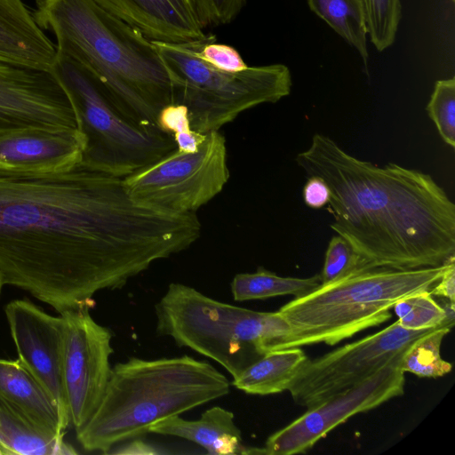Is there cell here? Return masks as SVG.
Instances as JSON below:
<instances>
[{
	"instance_id": "1",
	"label": "cell",
	"mask_w": 455,
	"mask_h": 455,
	"mask_svg": "<svg viewBox=\"0 0 455 455\" xmlns=\"http://www.w3.org/2000/svg\"><path fill=\"white\" fill-rule=\"evenodd\" d=\"M196 213L135 200L115 177L83 164L52 172L0 170V273L61 314L92 308L201 235Z\"/></svg>"
},
{
	"instance_id": "2",
	"label": "cell",
	"mask_w": 455,
	"mask_h": 455,
	"mask_svg": "<svg viewBox=\"0 0 455 455\" xmlns=\"http://www.w3.org/2000/svg\"><path fill=\"white\" fill-rule=\"evenodd\" d=\"M296 162L328 185L331 228L371 265L415 269L455 256V204L429 174L358 159L321 133Z\"/></svg>"
},
{
	"instance_id": "3",
	"label": "cell",
	"mask_w": 455,
	"mask_h": 455,
	"mask_svg": "<svg viewBox=\"0 0 455 455\" xmlns=\"http://www.w3.org/2000/svg\"><path fill=\"white\" fill-rule=\"evenodd\" d=\"M33 16L55 36L56 52L91 72L125 117L158 127L160 111L173 103V90L152 40L93 0H36Z\"/></svg>"
},
{
	"instance_id": "4",
	"label": "cell",
	"mask_w": 455,
	"mask_h": 455,
	"mask_svg": "<svg viewBox=\"0 0 455 455\" xmlns=\"http://www.w3.org/2000/svg\"><path fill=\"white\" fill-rule=\"evenodd\" d=\"M230 385L211 363L188 355L130 357L112 368L101 402L76 439L85 451L108 453L156 421L227 395Z\"/></svg>"
},
{
	"instance_id": "5",
	"label": "cell",
	"mask_w": 455,
	"mask_h": 455,
	"mask_svg": "<svg viewBox=\"0 0 455 455\" xmlns=\"http://www.w3.org/2000/svg\"><path fill=\"white\" fill-rule=\"evenodd\" d=\"M395 269L369 266L346 277L321 284L295 298L278 312L290 325L289 334L273 350L325 343L334 345L392 317L402 299L429 291L446 268ZM272 350V351H273Z\"/></svg>"
},
{
	"instance_id": "6",
	"label": "cell",
	"mask_w": 455,
	"mask_h": 455,
	"mask_svg": "<svg viewBox=\"0 0 455 455\" xmlns=\"http://www.w3.org/2000/svg\"><path fill=\"white\" fill-rule=\"evenodd\" d=\"M156 331L220 364L233 379L290 332L277 312L220 302L188 285L172 283L155 306Z\"/></svg>"
},
{
	"instance_id": "7",
	"label": "cell",
	"mask_w": 455,
	"mask_h": 455,
	"mask_svg": "<svg viewBox=\"0 0 455 455\" xmlns=\"http://www.w3.org/2000/svg\"><path fill=\"white\" fill-rule=\"evenodd\" d=\"M197 41H152L169 69L173 103L188 108L196 132L206 134L219 131L242 112L263 103H275L290 94L292 81L287 66L221 70L198 55Z\"/></svg>"
},
{
	"instance_id": "8",
	"label": "cell",
	"mask_w": 455,
	"mask_h": 455,
	"mask_svg": "<svg viewBox=\"0 0 455 455\" xmlns=\"http://www.w3.org/2000/svg\"><path fill=\"white\" fill-rule=\"evenodd\" d=\"M51 71L65 90L84 137L83 164L124 178L176 149L171 134L125 117L99 80L76 60L56 52Z\"/></svg>"
},
{
	"instance_id": "9",
	"label": "cell",
	"mask_w": 455,
	"mask_h": 455,
	"mask_svg": "<svg viewBox=\"0 0 455 455\" xmlns=\"http://www.w3.org/2000/svg\"><path fill=\"white\" fill-rule=\"evenodd\" d=\"M227 146L219 131L205 134L196 152L177 148L123 178L138 202L175 214L193 213L228 183Z\"/></svg>"
},
{
	"instance_id": "10",
	"label": "cell",
	"mask_w": 455,
	"mask_h": 455,
	"mask_svg": "<svg viewBox=\"0 0 455 455\" xmlns=\"http://www.w3.org/2000/svg\"><path fill=\"white\" fill-rule=\"evenodd\" d=\"M436 328L410 330L395 321L372 335L307 359L288 391L298 405L314 407L359 385Z\"/></svg>"
},
{
	"instance_id": "11",
	"label": "cell",
	"mask_w": 455,
	"mask_h": 455,
	"mask_svg": "<svg viewBox=\"0 0 455 455\" xmlns=\"http://www.w3.org/2000/svg\"><path fill=\"white\" fill-rule=\"evenodd\" d=\"M89 308L65 311L63 381L70 422L76 431L92 416L104 395L112 368L111 331Z\"/></svg>"
},
{
	"instance_id": "12",
	"label": "cell",
	"mask_w": 455,
	"mask_h": 455,
	"mask_svg": "<svg viewBox=\"0 0 455 455\" xmlns=\"http://www.w3.org/2000/svg\"><path fill=\"white\" fill-rule=\"evenodd\" d=\"M403 355L391 360L359 385L307 409L303 415L267 438L264 454L305 453L351 416L402 395L405 378L400 364Z\"/></svg>"
},
{
	"instance_id": "13",
	"label": "cell",
	"mask_w": 455,
	"mask_h": 455,
	"mask_svg": "<svg viewBox=\"0 0 455 455\" xmlns=\"http://www.w3.org/2000/svg\"><path fill=\"white\" fill-rule=\"evenodd\" d=\"M18 360L53 400L61 429L70 419L63 381L65 323L61 315L47 314L28 299H14L4 307Z\"/></svg>"
},
{
	"instance_id": "14",
	"label": "cell",
	"mask_w": 455,
	"mask_h": 455,
	"mask_svg": "<svg viewBox=\"0 0 455 455\" xmlns=\"http://www.w3.org/2000/svg\"><path fill=\"white\" fill-rule=\"evenodd\" d=\"M25 128L77 129V122L52 71L0 62V134Z\"/></svg>"
},
{
	"instance_id": "15",
	"label": "cell",
	"mask_w": 455,
	"mask_h": 455,
	"mask_svg": "<svg viewBox=\"0 0 455 455\" xmlns=\"http://www.w3.org/2000/svg\"><path fill=\"white\" fill-rule=\"evenodd\" d=\"M84 137L76 128H25L0 134V170L52 172L82 160Z\"/></svg>"
},
{
	"instance_id": "16",
	"label": "cell",
	"mask_w": 455,
	"mask_h": 455,
	"mask_svg": "<svg viewBox=\"0 0 455 455\" xmlns=\"http://www.w3.org/2000/svg\"><path fill=\"white\" fill-rule=\"evenodd\" d=\"M152 41L183 43L206 34L194 0H93Z\"/></svg>"
},
{
	"instance_id": "17",
	"label": "cell",
	"mask_w": 455,
	"mask_h": 455,
	"mask_svg": "<svg viewBox=\"0 0 455 455\" xmlns=\"http://www.w3.org/2000/svg\"><path fill=\"white\" fill-rule=\"evenodd\" d=\"M56 45L23 0H0V62L51 71Z\"/></svg>"
},
{
	"instance_id": "18",
	"label": "cell",
	"mask_w": 455,
	"mask_h": 455,
	"mask_svg": "<svg viewBox=\"0 0 455 455\" xmlns=\"http://www.w3.org/2000/svg\"><path fill=\"white\" fill-rule=\"evenodd\" d=\"M0 394L37 434L58 443L64 441L53 400L18 359L0 358Z\"/></svg>"
},
{
	"instance_id": "19",
	"label": "cell",
	"mask_w": 455,
	"mask_h": 455,
	"mask_svg": "<svg viewBox=\"0 0 455 455\" xmlns=\"http://www.w3.org/2000/svg\"><path fill=\"white\" fill-rule=\"evenodd\" d=\"M148 433L188 440L212 455L252 453V448L243 444L234 413L220 406L206 410L196 420H187L180 415L168 417L153 423Z\"/></svg>"
},
{
	"instance_id": "20",
	"label": "cell",
	"mask_w": 455,
	"mask_h": 455,
	"mask_svg": "<svg viewBox=\"0 0 455 455\" xmlns=\"http://www.w3.org/2000/svg\"><path fill=\"white\" fill-rule=\"evenodd\" d=\"M307 359L299 347L269 351L233 379L231 384L250 395L281 393L289 389Z\"/></svg>"
},
{
	"instance_id": "21",
	"label": "cell",
	"mask_w": 455,
	"mask_h": 455,
	"mask_svg": "<svg viewBox=\"0 0 455 455\" xmlns=\"http://www.w3.org/2000/svg\"><path fill=\"white\" fill-rule=\"evenodd\" d=\"M320 285V275L307 278L283 277L259 267L254 273L235 275L230 287L235 300L246 301L281 295L298 298L308 294Z\"/></svg>"
},
{
	"instance_id": "22",
	"label": "cell",
	"mask_w": 455,
	"mask_h": 455,
	"mask_svg": "<svg viewBox=\"0 0 455 455\" xmlns=\"http://www.w3.org/2000/svg\"><path fill=\"white\" fill-rule=\"evenodd\" d=\"M309 9L327 23L368 64L367 25L363 0H307Z\"/></svg>"
},
{
	"instance_id": "23",
	"label": "cell",
	"mask_w": 455,
	"mask_h": 455,
	"mask_svg": "<svg viewBox=\"0 0 455 455\" xmlns=\"http://www.w3.org/2000/svg\"><path fill=\"white\" fill-rule=\"evenodd\" d=\"M63 442L37 434L0 394V445L4 455H56Z\"/></svg>"
},
{
	"instance_id": "24",
	"label": "cell",
	"mask_w": 455,
	"mask_h": 455,
	"mask_svg": "<svg viewBox=\"0 0 455 455\" xmlns=\"http://www.w3.org/2000/svg\"><path fill=\"white\" fill-rule=\"evenodd\" d=\"M454 304L437 303L429 291H422L397 301L393 308L401 326L421 330L442 325H454Z\"/></svg>"
},
{
	"instance_id": "25",
	"label": "cell",
	"mask_w": 455,
	"mask_h": 455,
	"mask_svg": "<svg viewBox=\"0 0 455 455\" xmlns=\"http://www.w3.org/2000/svg\"><path fill=\"white\" fill-rule=\"evenodd\" d=\"M451 329L443 325L418 339L404 353L401 369L422 378H438L449 373L451 364L442 358L440 349Z\"/></svg>"
},
{
	"instance_id": "26",
	"label": "cell",
	"mask_w": 455,
	"mask_h": 455,
	"mask_svg": "<svg viewBox=\"0 0 455 455\" xmlns=\"http://www.w3.org/2000/svg\"><path fill=\"white\" fill-rule=\"evenodd\" d=\"M367 32L379 52L390 47L402 18L400 0H363Z\"/></svg>"
},
{
	"instance_id": "27",
	"label": "cell",
	"mask_w": 455,
	"mask_h": 455,
	"mask_svg": "<svg viewBox=\"0 0 455 455\" xmlns=\"http://www.w3.org/2000/svg\"><path fill=\"white\" fill-rule=\"evenodd\" d=\"M443 141L455 148V78L438 80L427 106Z\"/></svg>"
},
{
	"instance_id": "28",
	"label": "cell",
	"mask_w": 455,
	"mask_h": 455,
	"mask_svg": "<svg viewBox=\"0 0 455 455\" xmlns=\"http://www.w3.org/2000/svg\"><path fill=\"white\" fill-rule=\"evenodd\" d=\"M372 266L368 263L342 236L337 235L329 242L323 271L320 275L321 284L335 282L354 274L364 267Z\"/></svg>"
},
{
	"instance_id": "29",
	"label": "cell",
	"mask_w": 455,
	"mask_h": 455,
	"mask_svg": "<svg viewBox=\"0 0 455 455\" xmlns=\"http://www.w3.org/2000/svg\"><path fill=\"white\" fill-rule=\"evenodd\" d=\"M158 128L172 136L176 148L182 152H196L205 139V134L196 132L192 126L188 108L179 103L164 107L157 117Z\"/></svg>"
},
{
	"instance_id": "30",
	"label": "cell",
	"mask_w": 455,
	"mask_h": 455,
	"mask_svg": "<svg viewBox=\"0 0 455 455\" xmlns=\"http://www.w3.org/2000/svg\"><path fill=\"white\" fill-rule=\"evenodd\" d=\"M216 41L214 35H206L197 41V53L204 61L228 72H238L248 68L235 48Z\"/></svg>"
},
{
	"instance_id": "31",
	"label": "cell",
	"mask_w": 455,
	"mask_h": 455,
	"mask_svg": "<svg viewBox=\"0 0 455 455\" xmlns=\"http://www.w3.org/2000/svg\"><path fill=\"white\" fill-rule=\"evenodd\" d=\"M247 0H194L204 28L231 23L245 6Z\"/></svg>"
},
{
	"instance_id": "32",
	"label": "cell",
	"mask_w": 455,
	"mask_h": 455,
	"mask_svg": "<svg viewBox=\"0 0 455 455\" xmlns=\"http://www.w3.org/2000/svg\"><path fill=\"white\" fill-rule=\"evenodd\" d=\"M302 195L305 204L314 209L327 204L331 196L328 185L318 176H308Z\"/></svg>"
},
{
	"instance_id": "33",
	"label": "cell",
	"mask_w": 455,
	"mask_h": 455,
	"mask_svg": "<svg viewBox=\"0 0 455 455\" xmlns=\"http://www.w3.org/2000/svg\"><path fill=\"white\" fill-rule=\"evenodd\" d=\"M429 293L432 296L442 297L455 305V256L447 260L443 274Z\"/></svg>"
},
{
	"instance_id": "34",
	"label": "cell",
	"mask_w": 455,
	"mask_h": 455,
	"mask_svg": "<svg viewBox=\"0 0 455 455\" xmlns=\"http://www.w3.org/2000/svg\"><path fill=\"white\" fill-rule=\"evenodd\" d=\"M119 454H152L157 453L154 447L140 440H135L124 444L121 450L113 451Z\"/></svg>"
},
{
	"instance_id": "35",
	"label": "cell",
	"mask_w": 455,
	"mask_h": 455,
	"mask_svg": "<svg viewBox=\"0 0 455 455\" xmlns=\"http://www.w3.org/2000/svg\"><path fill=\"white\" fill-rule=\"evenodd\" d=\"M4 285V280H3V276L0 273V295H1V291H2V289H3V286Z\"/></svg>"
},
{
	"instance_id": "36",
	"label": "cell",
	"mask_w": 455,
	"mask_h": 455,
	"mask_svg": "<svg viewBox=\"0 0 455 455\" xmlns=\"http://www.w3.org/2000/svg\"><path fill=\"white\" fill-rule=\"evenodd\" d=\"M0 455H4V450L1 445H0Z\"/></svg>"
},
{
	"instance_id": "37",
	"label": "cell",
	"mask_w": 455,
	"mask_h": 455,
	"mask_svg": "<svg viewBox=\"0 0 455 455\" xmlns=\"http://www.w3.org/2000/svg\"><path fill=\"white\" fill-rule=\"evenodd\" d=\"M452 2H454L455 0H451Z\"/></svg>"
}]
</instances>
